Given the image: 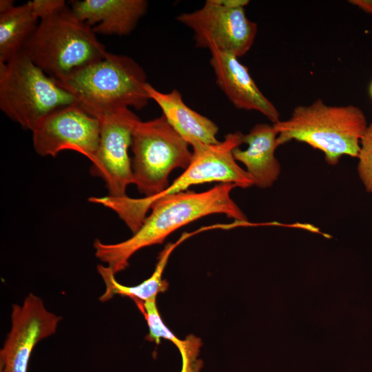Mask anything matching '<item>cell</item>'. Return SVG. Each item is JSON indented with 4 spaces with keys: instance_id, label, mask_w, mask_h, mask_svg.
<instances>
[{
    "instance_id": "1",
    "label": "cell",
    "mask_w": 372,
    "mask_h": 372,
    "mask_svg": "<svg viewBox=\"0 0 372 372\" xmlns=\"http://www.w3.org/2000/svg\"><path fill=\"white\" fill-rule=\"evenodd\" d=\"M236 187L220 183L202 192L185 191L155 200L151 213L129 239L117 243L94 242L96 257L116 274L129 265L130 258L138 250L161 244L172 233L204 216L220 214L236 222L250 225L243 211L231 197Z\"/></svg>"
},
{
    "instance_id": "2",
    "label": "cell",
    "mask_w": 372,
    "mask_h": 372,
    "mask_svg": "<svg viewBox=\"0 0 372 372\" xmlns=\"http://www.w3.org/2000/svg\"><path fill=\"white\" fill-rule=\"evenodd\" d=\"M56 83L97 119L123 108L141 110L150 100L145 89L148 83L145 70L125 55L108 52L102 60Z\"/></svg>"
},
{
    "instance_id": "3",
    "label": "cell",
    "mask_w": 372,
    "mask_h": 372,
    "mask_svg": "<svg viewBox=\"0 0 372 372\" xmlns=\"http://www.w3.org/2000/svg\"><path fill=\"white\" fill-rule=\"evenodd\" d=\"M278 145L292 140L320 150L327 163L336 165L344 155L357 158L368 127L362 110L355 105H328L318 99L296 107L289 118L273 124Z\"/></svg>"
},
{
    "instance_id": "4",
    "label": "cell",
    "mask_w": 372,
    "mask_h": 372,
    "mask_svg": "<svg viewBox=\"0 0 372 372\" xmlns=\"http://www.w3.org/2000/svg\"><path fill=\"white\" fill-rule=\"evenodd\" d=\"M23 52L56 81L108 54L92 27L79 19L68 5L40 20Z\"/></svg>"
},
{
    "instance_id": "5",
    "label": "cell",
    "mask_w": 372,
    "mask_h": 372,
    "mask_svg": "<svg viewBox=\"0 0 372 372\" xmlns=\"http://www.w3.org/2000/svg\"><path fill=\"white\" fill-rule=\"evenodd\" d=\"M74 103L70 92L23 52L0 63V109L23 129L32 131L50 112Z\"/></svg>"
},
{
    "instance_id": "6",
    "label": "cell",
    "mask_w": 372,
    "mask_h": 372,
    "mask_svg": "<svg viewBox=\"0 0 372 372\" xmlns=\"http://www.w3.org/2000/svg\"><path fill=\"white\" fill-rule=\"evenodd\" d=\"M189 144L162 114L136 123L132 135L134 184L144 197L160 194L168 186V178L176 168L189 165Z\"/></svg>"
},
{
    "instance_id": "7",
    "label": "cell",
    "mask_w": 372,
    "mask_h": 372,
    "mask_svg": "<svg viewBox=\"0 0 372 372\" xmlns=\"http://www.w3.org/2000/svg\"><path fill=\"white\" fill-rule=\"evenodd\" d=\"M243 144L240 132L227 134L217 144L198 143L192 147V160L180 176L160 194L141 198H131L130 208L138 219L143 220L152 203L158 198L185 192L193 185L206 183H229L241 188L254 185L252 178L235 160L233 151Z\"/></svg>"
},
{
    "instance_id": "8",
    "label": "cell",
    "mask_w": 372,
    "mask_h": 372,
    "mask_svg": "<svg viewBox=\"0 0 372 372\" xmlns=\"http://www.w3.org/2000/svg\"><path fill=\"white\" fill-rule=\"evenodd\" d=\"M176 20L193 30L197 48L228 52L238 58L250 50L258 31L244 8H227L214 0L206 1L194 12L180 14Z\"/></svg>"
},
{
    "instance_id": "9",
    "label": "cell",
    "mask_w": 372,
    "mask_h": 372,
    "mask_svg": "<svg viewBox=\"0 0 372 372\" xmlns=\"http://www.w3.org/2000/svg\"><path fill=\"white\" fill-rule=\"evenodd\" d=\"M99 120L100 141L90 173L103 180L108 196L125 197L127 186L134 184L128 149L131 147L134 127L140 119L130 108H123Z\"/></svg>"
},
{
    "instance_id": "10",
    "label": "cell",
    "mask_w": 372,
    "mask_h": 372,
    "mask_svg": "<svg viewBox=\"0 0 372 372\" xmlns=\"http://www.w3.org/2000/svg\"><path fill=\"white\" fill-rule=\"evenodd\" d=\"M101 125L76 103L50 112L32 130L35 152L41 156H56L73 150L93 161L99 147Z\"/></svg>"
},
{
    "instance_id": "11",
    "label": "cell",
    "mask_w": 372,
    "mask_h": 372,
    "mask_svg": "<svg viewBox=\"0 0 372 372\" xmlns=\"http://www.w3.org/2000/svg\"><path fill=\"white\" fill-rule=\"evenodd\" d=\"M61 320L33 293L22 304H13L11 329L0 351L1 372H28L33 349L55 333Z\"/></svg>"
},
{
    "instance_id": "12",
    "label": "cell",
    "mask_w": 372,
    "mask_h": 372,
    "mask_svg": "<svg viewBox=\"0 0 372 372\" xmlns=\"http://www.w3.org/2000/svg\"><path fill=\"white\" fill-rule=\"evenodd\" d=\"M209 51L216 83L236 108L258 111L273 124L280 121L275 105L261 92L237 56L217 49Z\"/></svg>"
},
{
    "instance_id": "13",
    "label": "cell",
    "mask_w": 372,
    "mask_h": 372,
    "mask_svg": "<svg viewBox=\"0 0 372 372\" xmlns=\"http://www.w3.org/2000/svg\"><path fill=\"white\" fill-rule=\"evenodd\" d=\"M70 8L96 34L125 36L130 34L145 14V0H73Z\"/></svg>"
},
{
    "instance_id": "14",
    "label": "cell",
    "mask_w": 372,
    "mask_h": 372,
    "mask_svg": "<svg viewBox=\"0 0 372 372\" xmlns=\"http://www.w3.org/2000/svg\"><path fill=\"white\" fill-rule=\"evenodd\" d=\"M277 137L273 124L258 123L243 134V143L247 144V148L242 150L238 147L233 151L235 160L244 164L254 185L259 188L271 187L280 176L281 167L275 156L279 147Z\"/></svg>"
},
{
    "instance_id": "15",
    "label": "cell",
    "mask_w": 372,
    "mask_h": 372,
    "mask_svg": "<svg viewBox=\"0 0 372 372\" xmlns=\"http://www.w3.org/2000/svg\"><path fill=\"white\" fill-rule=\"evenodd\" d=\"M150 100L161 107L172 127L192 147L198 143L217 144V125L209 118L188 107L177 90L168 93L158 91L147 83L145 87Z\"/></svg>"
},
{
    "instance_id": "16",
    "label": "cell",
    "mask_w": 372,
    "mask_h": 372,
    "mask_svg": "<svg viewBox=\"0 0 372 372\" xmlns=\"http://www.w3.org/2000/svg\"><path fill=\"white\" fill-rule=\"evenodd\" d=\"M208 229H210L209 227H205L194 232H185L176 242L168 243L161 252L152 275L136 286L127 287L120 284L116 280L115 274L109 267L102 265H97V271L105 285V291L100 296V301L106 302L115 295L127 296L134 301L143 300L145 302L156 298L159 293L164 292L167 289L168 283L166 280L162 279V275L172 251L177 246L192 236Z\"/></svg>"
},
{
    "instance_id": "17",
    "label": "cell",
    "mask_w": 372,
    "mask_h": 372,
    "mask_svg": "<svg viewBox=\"0 0 372 372\" xmlns=\"http://www.w3.org/2000/svg\"><path fill=\"white\" fill-rule=\"evenodd\" d=\"M32 1L0 13V63L23 52L38 25Z\"/></svg>"
},
{
    "instance_id": "18",
    "label": "cell",
    "mask_w": 372,
    "mask_h": 372,
    "mask_svg": "<svg viewBox=\"0 0 372 372\" xmlns=\"http://www.w3.org/2000/svg\"><path fill=\"white\" fill-rule=\"evenodd\" d=\"M145 316L149 327V333L146 339L159 343L161 338L170 340L180 351L182 359L180 372H199L202 362L198 359L199 350L202 345L201 340L193 335H189L185 340H179L166 327L163 322L156 304V298L141 303L135 301Z\"/></svg>"
},
{
    "instance_id": "19",
    "label": "cell",
    "mask_w": 372,
    "mask_h": 372,
    "mask_svg": "<svg viewBox=\"0 0 372 372\" xmlns=\"http://www.w3.org/2000/svg\"><path fill=\"white\" fill-rule=\"evenodd\" d=\"M358 173L366 191L372 194V122L368 125L357 157Z\"/></svg>"
},
{
    "instance_id": "20",
    "label": "cell",
    "mask_w": 372,
    "mask_h": 372,
    "mask_svg": "<svg viewBox=\"0 0 372 372\" xmlns=\"http://www.w3.org/2000/svg\"><path fill=\"white\" fill-rule=\"evenodd\" d=\"M33 11L39 20L45 19L67 6L63 0L31 1Z\"/></svg>"
},
{
    "instance_id": "21",
    "label": "cell",
    "mask_w": 372,
    "mask_h": 372,
    "mask_svg": "<svg viewBox=\"0 0 372 372\" xmlns=\"http://www.w3.org/2000/svg\"><path fill=\"white\" fill-rule=\"evenodd\" d=\"M217 3L230 8H244L249 1L248 0H214Z\"/></svg>"
},
{
    "instance_id": "22",
    "label": "cell",
    "mask_w": 372,
    "mask_h": 372,
    "mask_svg": "<svg viewBox=\"0 0 372 372\" xmlns=\"http://www.w3.org/2000/svg\"><path fill=\"white\" fill-rule=\"evenodd\" d=\"M349 2L365 12L372 14V0H349Z\"/></svg>"
},
{
    "instance_id": "23",
    "label": "cell",
    "mask_w": 372,
    "mask_h": 372,
    "mask_svg": "<svg viewBox=\"0 0 372 372\" xmlns=\"http://www.w3.org/2000/svg\"><path fill=\"white\" fill-rule=\"evenodd\" d=\"M14 1L13 0H1L0 1V13L6 12L13 8Z\"/></svg>"
},
{
    "instance_id": "24",
    "label": "cell",
    "mask_w": 372,
    "mask_h": 372,
    "mask_svg": "<svg viewBox=\"0 0 372 372\" xmlns=\"http://www.w3.org/2000/svg\"><path fill=\"white\" fill-rule=\"evenodd\" d=\"M370 94H371V98H372V82H371V85H370Z\"/></svg>"
}]
</instances>
